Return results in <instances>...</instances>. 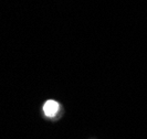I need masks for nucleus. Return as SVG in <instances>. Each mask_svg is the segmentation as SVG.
Returning <instances> with one entry per match:
<instances>
[{"mask_svg":"<svg viewBox=\"0 0 147 139\" xmlns=\"http://www.w3.org/2000/svg\"><path fill=\"white\" fill-rule=\"evenodd\" d=\"M59 104L53 101V99H50L48 102H45V104L43 105V110L44 114L48 116V117H53L57 115V113L59 111Z\"/></svg>","mask_w":147,"mask_h":139,"instance_id":"1","label":"nucleus"}]
</instances>
